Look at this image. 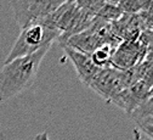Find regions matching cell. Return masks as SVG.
<instances>
[{
  "instance_id": "6da1fadb",
  "label": "cell",
  "mask_w": 153,
  "mask_h": 140,
  "mask_svg": "<svg viewBox=\"0 0 153 140\" xmlns=\"http://www.w3.org/2000/svg\"><path fill=\"white\" fill-rule=\"evenodd\" d=\"M50 48L51 45L44 46L34 54L4 64L0 70V104L22 94L35 83L40 64Z\"/></svg>"
},
{
  "instance_id": "7a4b0ae2",
  "label": "cell",
  "mask_w": 153,
  "mask_h": 140,
  "mask_svg": "<svg viewBox=\"0 0 153 140\" xmlns=\"http://www.w3.org/2000/svg\"><path fill=\"white\" fill-rule=\"evenodd\" d=\"M59 37L60 33L45 23L44 19L22 28L20 35L5 58V64L15 58L34 54L44 46L52 45L55 42H57Z\"/></svg>"
},
{
  "instance_id": "3957f363",
  "label": "cell",
  "mask_w": 153,
  "mask_h": 140,
  "mask_svg": "<svg viewBox=\"0 0 153 140\" xmlns=\"http://www.w3.org/2000/svg\"><path fill=\"white\" fill-rule=\"evenodd\" d=\"M66 0H10L17 25L22 28L40 22Z\"/></svg>"
},
{
  "instance_id": "277c9868",
  "label": "cell",
  "mask_w": 153,
  "mask_h": 140,
  "mask_svg": "<svg viewBox=\"0 0 153 140\" xmlns=\"http://www.w3.org/2000/svg\"><path fill=\"white\" fill-rule=\"evenodd\" d=\"M89 88L100 95L107 103H111L114 96L125 89L122 81L120 71L113 67L101 68L96 77L92 79Z\"/></svg>"
},
{
  "instance_id": "5b68a950",
  "label": "cell",
  "mask_w": 153,
  "mask_h": 140,
  "mask_svg": "<svg viewBox=\"0 0 153 140\" xmlns=\"http://www.w3.org/2000/svg\"><path fill=\"white\" fill-rule=\"evenodd\" d=\"M146 57V49L137 42H122L114 49L111 67L118 71H125L135 67Z\"/></svg>"
},
{
  "instance_id": "8992f818",
  "label": "cell",
  "mask_w": 153,
  "mask_h": 140,
  "mask_svg": "<svg viewBox=\"0 0 153 140\" xmlns=\"http://www.w3.org/2000/svg\"><path fill=\"white\" fill-rule=\"evenodd\" d=\"M148 97H151L149 88L142 82H136L135 84L123 89L119 94H117L111 103L130 116Z\"/></svg>"
},
{
  "instance_id": "52a82bcc",
  "label": "cell",
  "mask_w": 153,
  "mask_h": 140,
  "mask_svg": "<svg viewBox=\"0 0 153 140\" xmlns=\"http://www.w3.org/2000/svg\"><path fill=\"white\" fill-rule=\"evenodd\" d=\"M62 49H63L66 56L68 57V60L72 62V65L76 72V76L80 79V82L84 85L89 87L90 83L92 82V79L96 77V74L100 72L101 68L94 65L90 55L76 51L67 45H62Z\"/></svg>"
},
{
  "instance_id": "ba28073f",
  "label": "cell",
  "mask_w": 153,
  "mask_h": 140,
  "mask_svg": "<svg viewBox=\"0 0 153 140\" xmlns=\"http://www.w3.org/2000/svg\"><path fill=\"white\" fill-rule=\"evenodd\" d=\"M111 29L120 42H137L141 33L139 15H125L118 21L111 23Z\"/></svg>"
},
{
  "instance_id": "9c48e42d",
  "label": "cell",
  "mask_w": 153,
  "mask_h": 140,
  "mask_svg": "<svg viewBox=\"0 0 153 140\" xmlns=\"http://www.w3.org/2000/svg\"><path fill=\"white\" fill-rule=\"evenodd\" d=\"M130 117L140 128L153 126V97H148L130 115Z\"/></svg>"
},
{
  "instance_id": "30bf717a",
  "label": "cell",
  "mask_w": 153,
  "mask_h": 140,
  "mask_svg": "<svg viewBox=\"0 0 153 140\" xmlns=\"http://www.w3.org/2000/svg\"><path fill=\"white\" fill-rule=\"evenodd\" d=\"M114 49L116 48L109 45V44H105V45L97 48L92 54H90L91 61L99 68L111 67V58H112Z\"/></svg>"
},
{
  "instance_id": "8fae6325",
  "label": "cell",
  "mask_w": 153,
  "mask_h": 140,
  "mask_svg": "<svg viewBox=\"0 0 153 140\" xmlns=\"http://www.w3.org/2000/svg\"><path fill=\"white\" fill-rule=\"evenodd\" d=\"M132 70L135 72L137 82H142L149 89L153 87V61L145 58L135 67H132Z\"/></svg>"
},
{
  "instance_id": "7c38bea8",
  "label": "cell",
  "mask_w": 153,
  "mask_h": 140,
  "mask_svg": "<svg viewBox=\"0 0 153 140\" xmlns=\"http://www.w3.org/2000/svg\"><path fill=\"white\" fill-rule=\"evenodd\" d=\"M122 16H123V12L118 7V5H109V4H105L101 7V10L96 13L97 18L102 19L103 22H107V23H113L118 21Z\"/></svg>"
},
{
  "instance_id": "4fadbf2b",
  "label": "cell",
  "mask_w": 153,
  "mask_h": 140,
  "mask_svg": "<svg viewBox=\"0 0 153 140\" xmlns=\"http://www.w3.org/2000/svg\"><path fill=\"white\" fill-rule=\"evenodd\" d=\"M118 7L125 15H137L142 11V0H120Z\"/></svg>"
},
{
  "instance_id": "5bb4252c",
  "label": "cell",
  "mask_w": 153,
  "mask_h": 140,
  "mask_svg": "<svg viewBox=\"0 0 153 140\" xmlns=\"http://www.w3.org/2000/svg\"><path fill=\"white\" fill-rule=\"evenodd\" d=\"M75 4H76V6L83 9L84 11L96 16V13L106 4V1L105 0H76Z\"/></svg>"
},
{
  "instance_id": "9a60e30c",
  "label": "cell",
  "mask_w": 153,
  "mask_h": 140,
  "mask_svg": "<svg viewBox=\"0 0 153 140\" xmlns=\"http://www.w3.org/2000/svg\"><path fill=\"white\" fill-rule=\"evenodd\" d=\"M137 15H139V19H140L141 31L146 29V31L153 32V13H151V12H140Z\"/></svg>"
},
{
  "instance_id": "2e32d148",
  "label": "cell",
  "mask_w": 153,
  "mask_h": 140,
  "mask_svg": "<svg viewBox=\"0 0 153 140\" xmlns=\"http://www.w3.org/2000/svg\"><path fill=\"white\" fill-rule=\"evenodd\" d=\"M137 43H139L142 48H145V49L147 50V48L153 43V32L146 31V29L141 31L140 37H139V39H137Z\"/></svg>"
},
{
  "instance_id": "e0dca14e",
  "label": "cell",
  "mask_w": 153,
  "mask_h": 140,
  "mask_svg": "<svg viewBox=\"0 0 153 140\" xmlns=\"http://www.w3.org/2000/svg\"><path fill=\"white\" fill-rule=\"evenodd\" d=\"M151 140H153V126H147V127H141L140 128Z\"/></svg>"
},
{
  "instance_id": "ac0fdd59",
  "label": "cell",
  "mask_w": 153,
  "mask_h": 140,
  "mask_svg": "<svg viewBox=\"0 0 153 140\" xmlns=\"http://www.w3.org/2000/svg\"><path fill=\"white\" fill-rule=\"evenodd\" d=\"M146 60H149V61H153V43L147 48L146 50Z\"/></svg>"
},
{
  "instance_id": "d6986e66",
  "label": "cell",
  "mask_w": 153,
  "mask_h": 140,
  "mask_svg": "<svg viewBox=\"0 0 153 140\" xmlns=\"http://www.w3.org/2000/svg\"><path fill=\"white\" fill-rule=\"evenodd\" d=\"M34 140H50V139H49V134L46 132H42L34 136Z\"/></svg>"
},
{
  "instance_id": "ffe728a7",
  "label": "cell",
  "mask_w": 153,
  "mask_h": 140,
  "mask_svg": "<svg viewBox=\"0 0 153 140\" xmlns=\"http://www.w3.org/2000/svg\"><path fill=\"white\" fill-rule=\"evenodd\" d=\"M106 4H109V5H118L120 0H105Z\"/></svg>"
},
{
  "instance_id": "44dd1931",
  "label": "cell",
  "mask_w": 153,
  "mask_h": 140,
  "mask_svg": "<svg viewBox=\"0 0 153 140\" xmlns=\"http://www.w3.org/2000/svg\"><path fill=\"white\" fill-rule=\"evenodd\" d=\"M149 95H151V97H153V87L149 89Z\"/></svg>"
},
{
  "instance_id": "7402d4cb",
  "label": "cell",
  "mask_w": 153,
  "mask_h": 140,
  "mask_svg": "<svg viewBox=\"0 0 153 140\" xmlns=\"http://www.w3.org/2000/svg\"><path fill=\"white\" fill-rule=\"evenodd\" d=\"M66 1H68V3H75L76 0H66Z\"/></svg>"
}]
</instances>
